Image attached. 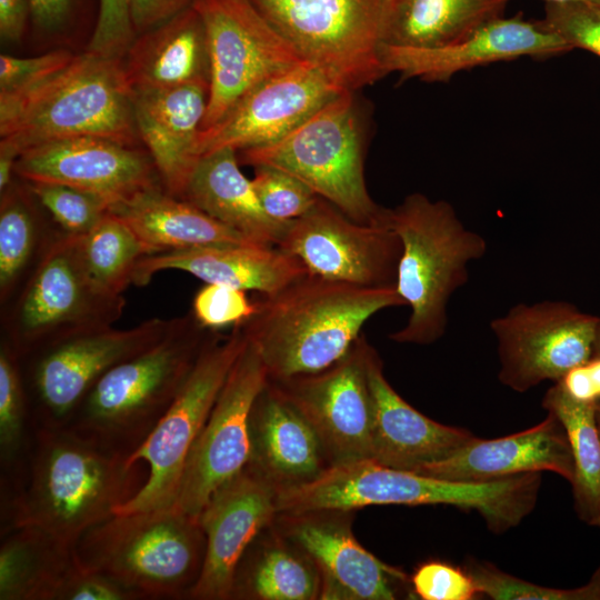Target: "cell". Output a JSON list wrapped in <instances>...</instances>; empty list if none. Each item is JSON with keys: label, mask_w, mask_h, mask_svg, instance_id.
I'll list each match as a JSON object with an SVG mask.
<instances>
[{"label": "cell", "mask_w": 600, "mask_h": 600, "mask_svg": "<svg viewBox=\"0 0 600 600\" xmlns=\"http://www.w3.org/2000/svg\"><path fill=\"white\" fill-rule=\"evenodd\" d=\"M600 317L561 300L518 303L490 322L499 380L517 392L558 382L593 357Z\"/></svg>", "instance_id": "5bb4252c"}, {"label": "cell", "mask_w": 600, "mask_h": 600, "mask_svg": "<svg viewBox=\"0 0 600 600\" xmlns=\"http://www.w3.org/2000/svg\"><path fill=\"white\" fill-rule=\"evenodd\" d=\"M506 490L498 480L449 481L361 459L331 466L318 478L278 492V513L356 510L380 504H447L476 510L487 521L500 516Z\"/></svg>", "instance_id": "30bf717a"}, {"label": "cell", "mask_w": 600, "mask_h": 600, "mask_svg": "<svg viewBox=\"0 0 600 600\" xmlns=\"http://www.w3.org/2000/svg\"><path fill=\"white\" fill-rule=\"evenodd\" d=\"M209 82L133 92L139 138L148 149L162 188L181 198L200 156L198 139L206 116Z\"/></svg>", "instance_id": "d4e9b609"}, {"label": "cell", "mask_w": 600, "mask_h": 600, "mask_svg": "<svg viewBox=\"0 0 600 600\" xmlns=\"http://www.w3.org/2000/svg\"><path fill=\"white\" fill-rule=\"evenodd\" d=\"M593 356H600V322L598 327Z\"/></svg>", "instance_id": "f5cc1de1"}, {"label": "cell", "mask_w": 600, "mask_h": 600, "mask_svg": "<svg viewBox=\"0 0 600 600\" xmlns=\"http://www.w3.org/2000/svg\"><path fill=\"white\" fill-rule=\"evenodd\" d=\"M143 464L67 427L34 428L22 484L2 502L4 533L33 528L74 548L138 493L148 478Z\"/></svg>", "instance_id": "6da1fadb"}, {"label": "cell", "mask_w": 600, "mask_h": 600, "mask_svg": "<svg viewBox=\"0 0 600 600\" xmlns=\"http://www.w3.org/2000/svg\"><path fill=\"white\" fill-rule=\"evenodd\" d=\"M362 333L334 364L316 373L269 380L301 412L319 437L331 466L370 459L372 398Z\"/></svg>", "instance_id": "e0dca14e"}, {"label": "cell", "mask_w": 600, "mask_h": 600, "mask_svg": "<svg viewBox=\"0 0 600 600\" xmlns=\"http://www.w3.org/2000/svg\"><path fill=\"white\" fill-rule=\"evenodd\" d=\"M593 4H597L600 7V0H594V3Z\"/></svg>", "instance_id": "6f0895ef"}, {"label": "cell", "mask_w": 600, "mask_h": 600, "mask_svg": "<svg viewBox=\"0 0 600 600\" xmlns=\"http://www.w3.org/2000/svg\"><path fill=\"white\" fill-rule=\"evenodd\" d=\"M54 600H141L114 579L82 568L79 562L67 577Z\"/></svg>", "instance_id": "bcb514c9"}, {"label": "cell", "mask_w": 600, "mask_h": 600, "mask_svg": "<svg viewBox=\"0 0 600 600\" xmlns=\"http://www.w3.org/2000/svg\"><path fill=\"white\" fill-rule=\"evenodd\" d=\"M582 367L597 401L600 399V356H593Z\"/></svg>", "instance_id": "816d5d0a"}, {"label": "cell", "mask_w": 600, "mask_h": 600, "mask_svg": "<svg viewBox=\"0 0 600 600\" xmlns=\"http://www.w3.org/2000/svg\"><path fill=\"white\" fill-rule=\"evenodd\" d=\"M24 182L63 233L86 234L109 213V202L94 193L62 183Z\"/></svg>", "instance_id": "74e56055"}, {"label": "cell", "mask_w": 600, "mask_h": 600, "mask_svg": "<svg viewBox=\"0 0 600 600\" xmlns=\"http://www.w3.org/2000/svg\"><path fill=\"white\" fill-rule=\"evenodd\" d=\"M572 49L600 57V7L584 1L546 2L541 20Z\"/></svg>", "instance_id": "60d3db41"}, {"label": "cell", "mask_w": 600, "mask_h": 600, "mask_svg": "<svg viewBox=\"0 0 600 600\" xmlns=\"http://www.w3.org/2000/svg\"><path fill=\"white\" fill-rule=\"evenodd\" d=\"M256 311L247 291L218 283H206L194 294L191 313L200 326L212 331L234 327Z\"/></svg>", "instance_id": "b9f144b4"}, {"label": "cell", "mask_w": 600, "mask_h": 600, "mask_svg": "<svg viewBox=\"0 0 600 600\" xmlns=\"http://www.w3.org/2000/svg\"><path fill=\"white\" fill-rule=\"evenodd\" d=\"M122 66L133 92L209 82L206 30L191 6L134 38Z\"/></svg>", "instance_id": "83f0119b"}, {"label": "cell", "mask_w": 600, "mask_h": 600, "mask_svg": "<svg viewBox=\"0 0 600 600\" xmlns=\"http://www.w3.org/2000/svg\"><path fill=\"white\" fill-rule=\"evenodd\" d=\"M352 511L321 509L278 513L273 526L314 562L320 599L393 600L407 574L367 549L352 532Z\"/></svg>", "instance_id": "ac0fdd59"}, {"label": "cell", "mask_w": 600, "mask_h": 600, "mask_svg": "<svg viewBox=\"0 0 600 600\" xmlns=\"http://www.w3.org/2000/svg\"><path fill=\"white\" fill-rule=\"evenodd\" d=\"M466 570L480 594L494 600H600V567L587 584L572 589L538 586L476 560H469Z\"/></svg>", "instance_id": "f35d334b"}, {"label": "cell", "mask_w": 600, "mask_h": 600, "mask_svg": "<svg viewBox=\"0 0 600 600\" xmlns=\"http://www.w3.org/2000/svg\"><path fill=\"white\" fill-rule=\"evenodd\" d=\"M77 563L73 548L42 531L10 530L0 547V599L54 600Z\"/></svg>", "instance_id": "d6a6232c"}, {"label": "cell", "mask_w": 600, "mask_h": 600, "mask_svg": "<svg viewBox=\"0 0 600 600\" xmlns=\"http://www.w3.org/2000/svg\"><path fill=\"white\" fill-rule=\"evenodd\" d=\"M277 498L278 491L247 468L210 497L198 516L206 536L203 566L188 599L231 600L238 564L278 514Z\"/></svg>", "instance_id": "44dd1931"}, {"label": "cell", "mask_w": 600, "mask_h": 600, "mask_svg": "<svg viewBox=\"0 0 600 600\" xmlns=\"http://www.w3.org/2000/svg\"><path fill=\"white\" fill-rule=\"evenodd\" d=\"M320 593L321 577L314 562L270 523L243 553L231 600H314Z\"/></svg>", "instance_id": "4dcf8cb0"}, {"label": "cell", "mask_w": 600, "mask_h": 600, "mask_svg": "<svg viewBox=\"0 0 600 600\" xmlns=\"http://www.w3.org/2000/svg\"><path fill=\"white\" fill-rule=\"evenodd\" d=\"M28 10V0H0V34L3 40H20Z\"/></svg>", "instance_id": "c3c4849f"}, {"label": "cell", "mask_w": 600, "mask_h": 600, "mask_svg": "<svg viewBox=\"0 0 600 600\" xmlns=\"http://www.w3.org/2000/svg\"><path fill=\"white\" fill-rule=\"evenodd\" d=\"M343 91L320 68L302 61L256 86L217 124L200 131L198 153L272 143Z\"/></svg>", "instance_id": "d6986e66"}, {"label": "cell", "mask_w": 600, "mask_h": 600, "mask_svg": "<svg viewBox=\"0 0 600 600\" xmlns=\"http://www.w3.org/2000/svg\"><path fill=\"white\" fill-rule=\"evenodd\" d=\"M352 92L343 91L281 139L240 150L238 159L294 176L357 222L388 224V209L367 189L364 134Z\"/></svg>", "instance_id": "52a82bcc"}, {"label": "cell", "mask_w": 600, "mask_h": 600, "mask_svg": "<svg viewBox=\"0 0 600 600\" xmlns=\"http://www.w3.org/2000/svg\"><path fill=\"white\" fill-rule=\"evenodd\" d=\"M240 326L269 380L316 373L339 361L377 312L406 306L396 288H364L307 274L254 301Z\"/></svg>", "instance_id": "7a4b0ae2"}, {"label": "cell", "mask_w": 600, "mask_h": 600, "mask_svg": "<svg viewBox=\"0 0 600 600\" xmlns=\"http://www.w3.org/2000/svg\"><path fill=\"white\" fill-rule=\"evenodd\" d=\"M299 57L346 90L387 74L381 57L391 0H251Z\"/></svg>", "instance_id": "9c48e42d"}, {"label": "cell", "mask_w": 600, "mask_h": 600, "mask_svg": "<svg viewBox=\"0 0 600 600\" xmlns=\"http://www.w3.org/2000/svg\"><path fill=\"white\" fill-rule=\"evenodd\" d=\"M194 0H128L131 22L143 33L191 7Z\"/></svg>", "instance_id": "7dc6e473"}, {"label": "cell", "mask_w": 600, "mask_h": 600, "mask_svg": "<svg viewBox=\"0 0 600 600\" xmlns=\"http://www.w3.org/2000/svg\"><path fill=\"white\" fill-rule=\"evenodd\" d=\"M251 181L264 212L279 222L303 216L319 199L301 180L273 167H256Z\"/></svg>", "instance_id": "ab89813d"}, {"label": "cell", "mask_w": 600, "mask_h": 600, "mask_svg": "<svg viewBox=\"0 0 600 600\" xmlns=\"http://www.w3.org/2000/svg\"><path fill=\"white\" fill-rule=\"evenodd\" d=\"M134 38L128 0H100L99 17L88 51L122 59Z\"/></svg>", "instance_id": "f6af8a7d"}, {"label": "cell", "mask_w": 600, "mask_h": 600, "mask_svg": "<svg viewBox=\"0 0 600 600\" xmlns=\"http://www.w3.org/2000/svg\"><path fill=\"white\" fill-rule=\"evenodd\" d=\"M73 551L82 568L141 599H188L202 570L206 536L197 518L172 503L114 513L89 529Z\"/></svg>", "instance_id": "8992f818"}, {"label": "cell", "mask_w": 600, "mask_h": 600, "mask_svg": "<svg viewBox=\"0 0 600 600\" xmlns=\"http://www.w3.org/2000/svg\"><path fill=\"white\" fill-rule=\"evenodd\" d=\"M182 199L258 244L277 247L289 224L264 212L252 181L240 170L237 151L231 148L200 158Z\"/></svg>", "instance_id": "f1b7e54d"}, {"label": "cell", "mask_w": 600, "mask_h": 600, "mask_svg": "<svg viewBox=\"0 0 600 600\" xmlns=\"http://www.w3.org/2000/svg\"><path fill=\"white\" fill-rule=\"evenodd\" d=\"M149 254L209 246L253 243L161 184L110 206ZM258 244V243H257Z\"/></svg>", "instance_id": "f546056e"}, {"label": "cell", "mask_w": 600, "mask_h": 600, "mask_svg": "<svg viewBox=\"0 0 600 600\" xmlns=\"http://www.w3.org/2000/svg\"><path fill=\"white\" fill-rule=\"evenodd\" d=\"M572 50L543 22L516 17H500L466 39L437 48H412L384 43L382 63L388 73L402 79L447 82L458 72L476 67L518 59L550 58Z\"/></svg>", "instance_id": "7402d4cb"}, {"label": "cell", "mask_w": 600, "mask_h": 600, "mask_svg": "<svg viewBox=\"0 0 600 600\" xmlns=\"http://www.w3.org/2000/svg\"><path fill=\"white\" fill-rule=\"evenodd\" d=\"M218 332L200 326L191 312L177 318L158 342L106 372L64 427L129 459L167 413Z\"/></svg>", "instance_id": "3957f363"}, {"label": "cell", "mask_w": 600, "mask_h": 600, "mask_svg": "<svg viewBox=\"0 0 600 600\" xmlns=\"http://www.w3.org/2000/svg\"><path fill=\"white\" fill-rule=\"evenodd\" d=\"M412 591L423 600H472L480 594L466 569L447 562H423L410 578Z\"/></svg>", "instance_id": "ee69618b"}, {"label": "cell", "mask_w": 600, "mask_h": 600, "mask_svg": "<svg viewBox=\"0 0 600 600\" xmlns=\"http://www.w3.org/2000/svg\"><path fill=\"white\" fill-rule=\"evenodd\" d=\"M267 382L266 367L247 339L183 468L173 503L186 513L198 519L210 497L247 467L249 417Z\"/></svg>", "instance_id": "2e32d148"}, {"label": "cell", "mask_w": 600, "mask_h": 600, "mask_svg": "<svg viewBox=\"0 0 600 600\" xmlns=\"http://www.w3.org/2000/svg\"><path fill=\"white\" fill-rule=\"evenodd\" d=\"M387 223L401 242L396 290L411 310L389 339L432 344L446 334L449 300L467 283L468 264L486 254L487 241L462 223L452 204L419 192L388 209Z\"/></svg>", "instance_id": "5b68a950"}, {"label": "cell", "mask_w": 600, "mask_h": 600, "mask_svg": "<svg viewBox=\"0 0 600 600\" xmlns=\"http://www.w3.org/2000/svg\"><path fill=\"white\" fill-rule=\"evenodd\" d=\"M546 2H563V1H584V2H590V3H593L594 0H544Z\"/></svg>", "instance_id": "11a10c76"}, {"label": "cell", "mask_w": 600, "mask_h": 600, "mask_svg": "<svg viewBox=\"0 0 600 600\" xmlns=\"http://www.w3.org/2000/svg\"><path fill=\"white\" fill-rule=\"evenodd\" d=\"M169 269L260 296L273 294L308 274L300 260L276 246L241 243L146 256L137 266L133 284L146 286L156 273Z\"/></svg>", "instance_id": "4316f807"}, {"label": "cell", "mask_w": 600, "mask_h": 600, "mask_svg": "<svg viewBox=\"0 0 600 600\" xmlns=\"http://www.w3.org/2000/svg\"><path fill=\"white\" fill-rule=\"evenodd\" d=\"M207 37L209 97L201 131L256 86L303 60L251 0H194Z\"/></svg>", "instance_id": "4fadbf2b"}, {"label": "cell", "mask_w": 600, "mask_h": 600, "mask_svg": "<svg viewBox=\"0 0 600 600\" xmlns=\"http://www.w3.org/2000/svg\"><path fill=\"white\" fill-rule=\"evenodd\" d=\"M542 407L561 422L572 452L574 476L571 482L578 517L593 526L600 516V434L596 402L571 398L558 383L547 391Z\"/></svg>", "instance_id": "836d02e7"}, {"label": "cell", "mask_w": 600, "mask_h": 600, "mask_svg": "<svg viewBox=\"0 0 600 600\" xmlns=\"http://www.w3.org/2000/svg\"><path fill=\"white\" fill-rule=\"evenodd\" d=\"M78 239L90 278L100 290L112 296H122L133 284L139 261L149 256L134 232L110 212Z\"/></svg>", "instance_id": "8d00e7d4"}, {"label": "cell", "mask_w": 600, "mask_h": 600, "mask_svg": "<svg viewBox=\"0 0 600 600\" xmlns=\"http://www.w3.org/2000/svg\"><path fill=\"white\" fill-rule=\"evenodd\" d=\"M74 58L68 50H54L33 58L0 56V101L37 88L66 68Z\"/></svg>", "instance_id": "7bdbcfd3"}, {"label": "cell", "mask_w": 600, "mask_h": 600, "mask_svg": "<svg viewBox=\"0 0 600 600\" xmlns=\"http://www.w3.org/2000/svg\"><path fill=\"white\" fill-rule=\"evenodd\" d=\"M82 136L137 147L133 91L122 59L87 50L37 88L0 101V143L19 156L47 142Z\"/></svg>", "instance_id": "277c9868"}, {"label": "cell", "mask_w": 600, "mask_h": 600, "mask_svg": "<svg viewBox=\"0 0 600 600\" xmlns=\"http://www.w3.org/2000/svg\"><path fill=\"white\" fill-rule=\"evenodd\" d=\"M123 296L100 290L83 263L78 236L54 232L6 306L1 341L19 358L67 337L111 327Z\"/></svg>", "instance_id": "ba28073f"}, {"label": "cell", "mask_w": 600, "mask_h": 600, "mask_svg": "<svg viewBox=\"0 0 600 600\" xmlns=\"http://www.w3.org/2000/svg\"><path fill=\"white\" fill-rule=\"evenodd\" d=\"M308 273L364 288H396L401 242L388 224H364L319 197L277 246Z\"/></svg>", "instance_id": "9a60e30c"}, {"label": "cell", "mask_w": 600, "mask_h": 600, "mask_svg": "<svg viewBox=\"0 0 600 600\" xmlns=\"http://www.w3.org/2000/svg\"><path fill=\"white\" fill-rule=\"evenodd\" d=\"M24 187L11 183L0 201V300L6 304L19 290L52 234L42 231Z\"/></svg>", "instance_id": "e575fe53"}, {"label": "cell", "mask_w": 600, "mask_h": 600, "mask_svg": "<svg viewBox=\"0 0 600 600\" xmlns=\"http://www.w3.org/2000/svg\"><path fill=\"white\" fill-rule=\"evenodd\" d=\"M509 0H391L387 44L437 48L503 16Z\"/></svg>", "instance_id": "1f68e13d"}, {"label": "cell", "mask_w": 600, "mask_h": 600, "mask_svg": "<svg viewBox=\"0 0 600 600\" xmlns=\"http://www.w3.org/2000/svg\"><path fill=\"white\" fill-rule=\"evenodd\" d=\"M14 171L24 181L62 183L94 193L110 206L161 184L149 153L92 136L30 148L19 156Z\"/></svg>", "instance_id": "ffe728a7"}, {"label": "cell", "mask_w": 600, "mask_h": 600, "mask_svg": "<svg viewBox=\"0 0 600 600\" xmlns=\"http://www.w3.org/2000/svg\"><path fill=\"white\" fill-rule=\"evenodd\" d=\"M246 343V334L238 324L228 334L218 332L207 344L167 413L129 457L131 463L147 464L148 478L116 513L150 510L174 502L190 450Z\"/></svg>", "instance_id": "7c38bea8"}, {"label": "cell", "mask_w": 600, "mask_h": 600, "mask_svg": "<svg viewBox=\"0 0 600 600\" xmlns=\"http://www.w3.org/2000/svg\"><path fill=\"white\" fill-rule=\"evenodd\" d=\"M36 22L43 28H54L66 18L70 0H28Z\"/></svg>", "instance_id": "681fc988"}, {"label": "cell", "mask_w": 600, "mask_h": 600, "mask_svg": "<svg viewBox=\"0 0 600 600\" xmlns=\"http://www.w3.org/2000/svg\"><path fill=\"white\" fill-rule=\"evenodd\" d=\"M593 526H597V527H599V528H600V516H599V518H598V519L596 520V522H594V524H593Z\"/></svg>", "instance_id": "9f6ffc18"}, {"label": "cell", "mask_w": 600, "mask_h": 600, "mask_svg": "<svg viewBox=\"0 0 600 600\" xmlns=\"http://www.w3.org/2000/svg\"><path fill=\"white\" fill-rule=\"evenodd\" d=\"M554 472L570 483L574 464L567 433L548 417L534 427L493 440L473 437L448 457L422 466L416 472L449 481H489L528 472Z\"/></svg>", "instance_id": "603a6c76"}, {"label": "cell", "mask_w": 600, "mask_h": 600, "mask_svg": "<svg viewBox=\"0 0 600 600\" xmlns=\"http://www.w3.org/2000/svg\"><path fill=\"white\" fill-rule=\"evenodd\" d=\"M32 421L19 358L0 346V464L1 497L10 498L22 484L33 442Z\"/></svg>", "instance_id": "d590c367"}, {"label": "cell", "mask_w": 600, "mask_h": 600, "mask_svg": "<svg viewBox=\"0 0 600 600\" xmlns=\"http://www.w3.org/2000/svg\"><path fill=\"white\" fill-rule=\"evenodd\" d=\"M176 320L153 318L129 329H94L19 359L34 428L64 427L106 372L158 342Z\"/></svg>", "instance_id": "8fae6325"}, {"label": "cell", "mask_w": 600, "mask_h": 600, "mask_svg": "<svg viewBox=\"0 0 600 600\" xmlns=\"http://www.w3.org/2000/svg\"><path fill=\"white\" fill-rule=\"evenodd\" d=\"M368 380L372 398L370 459L416 472L474 437L466 429L441 424L410 406L387 380L373 347L368 358Z\"/></svg>", "instance_id": "484cf974"}, {"label": "cell", "mask_w": 600, "mask_h": 600, "mask_svg": "<svg viewBox=\"0 0 600 600\" xmlns=\"http://www.w3.org/2000/svg\"><path fill=\"white\" fill-rule=\"evenodd\" d=\"M246 468L278 492L311 482L330 467L311 424L269 380L252 404Z\"/></svg>", "instance_id": "cb8c5ba5"}, {"label": "cell", "mask_w": 600, "mask_h": 600, "mask_svg": "<svg viewBox=\"0 0 600 600\" xmlns=\"http://www.w3.org/2000/svg\"><path fill=\"white\" fill-rule=\"evenodd\" d=\"M18 158L19 153L13 148L0 143V193L4 192L13 182Z\"/></svg>", "instance_id": "f907efd6"}, {"label": "cell", "mask_w": 600, "mask_h": 600, "mask_svg": "<svg viewBox=\"0 0 600 600\" xmlns=\"http://www.w3.org/2000/svg\"><path fill=\"white\" fill-rule=\"evenodd\" d=\"M596 419H597L598 430L600 434V399L596 401Z\"/></svg>", "instance_id": "db71d44e"}]
</instances>
